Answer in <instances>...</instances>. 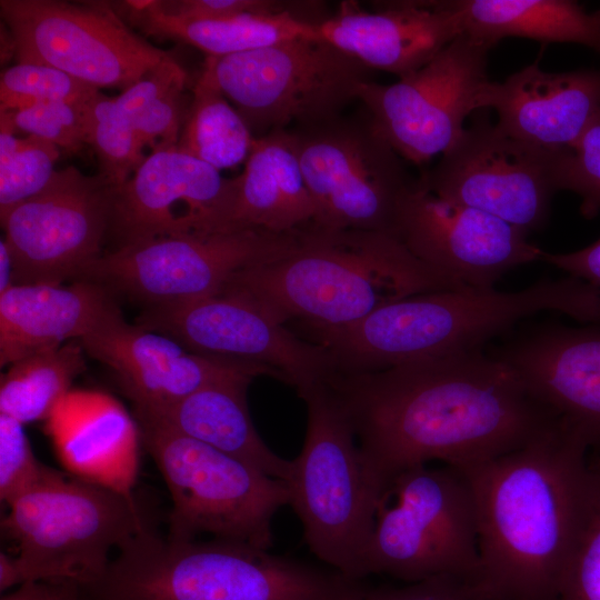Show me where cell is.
Masks as SVG:
<instances>
[{"mask_svg": "<svg viewBox=\"0 0 600 600\" xmlns=\"http://www.w3.org/2000/svg\"><path fill=\"white\" fill-rule=\"evenodd\" d=\"M328 384L350 419L380 501L411 468L431 460L459 469L481 464L530 444L561 421L509 363L481 350L337 373Z\"/></svg>", "mask_w": 600, "mask_h": 600, "instance_id": "cell-1", "label": "cell"}, {"mask_svg": "<svg viewBox=\"0 0 600 600\" xmlns=\"http://www.w3.org/2000/svg\"><path fill=\"white\" fill-rule=\"evenodd\" d=\"M589 447L562 421L530 444L461 469L477 506V583L492 600H556L588 483Z\"/></svg>", "mask_w": 600, "mask_h": 600, "instance_id": "cell-2", "label": "cell"}, {"mask_svg": "<svg viewBox=\"0 0 600 600\" xmlns=\"http://www.w3.org/2000/svg\"><path fill=\"white\" fill-rule=\"evenodd\" d=\"M306 332L348 327L377 309L427 292L467 289L416 257L396 236L357 229L299 230L280 257L228 283Z\"/></svg>", "mask_w": 600, "mask_h": 600, "instance_id": "cell-3", "label": "cell"}, {"mask_svg": "<svg viewBox=\"0 0 600 600\" xmlns=\"http://www.w3.org/2000/svg\"><path fill=\"white\" fill-rule=\"evenodd\" d=\"M368 588L250 544L162 538L148 526L88 591L96 600H363Z\"/></svg>", "mask_w": 600, "mask_h": 600, "instance_id": "cell-4", "label": "cell"}, {"mask_svg": "<svg viewBox=\"0 0 600 600\" xmlns=\"http://www.w3.org/2000/svg\"><path fill=\"white\" fill-rule=\"evenodd\" d=\"M542 311L600 322V290L568 277L540 280L520 291L457 289L411 296L348 327L343 347L361 370L480 351L493 337Z\"/></svg>", "mask_w": 600, "mask_h": 600, "instance_id": "cell-5", "label": "cell"}, {"mask_svg": "<svg viewBox=\"0 0 600 600\" xmlns=\"http://www.w3.org/2000/svg\"><path fill=\"white\" fill-rule=\"evenodd\" d=\"M7 506L1 531L16 550L19 586L89 589L106 574L111 551L149 526L136 500L52 468Z\"/></svg>", "mask_w": 600, "mask_h": 600, "instance_id": "cell-6", "label": "cell"}, {"mask_svg": "<svg viewBox=\"0 0 600 600\" xmlns=\"http://www.w3.org/2000/svg\"><path fill=\"white\" fill-rule=\"evenodd\" d=\"M307 431L286 482L289 506L310 551L330 568L364 578L363 563L380 499L364 473L353 427L328 383L298 393Z\"/></svg>", "mask_w": 600, "mask_h": 600, "instance_id": "cell-7", "label": "cell"}, {"mask_svg": "<svg viewBox=\"0 0 600 600\" xmlns=\"http://www.w3.org/2000/svg\"><path fill=\"white\" fill-rule=\"evenodd\" d=\"M141 443L171 499L168 537L200 534L269 550L272 518L289 506L287 483L162 424L136 418Z\"/></svg>", "mask_w": 600, "mask_h": 600, "instance_id": "cell-8", "label": "cell"}, {"mask_svg": "<svg viewBox=\"0 0 600 600\" xmlns=\"http://www.w3.org/2000/svg\"><path fill=\"white\" fill-rule=\"evenodd\" d=\"M478 569L477 506L466 473L424 464L394 478L377 510L364 577L408 583L439 576L477 579Z\"/></svg>", "mask_w": 600, "mask_h": 600, "instance_id": "cell-9", "label": "cell"}, {"mask_svg": "<svg viewBox=\"0 0 600 600\" xmlns=\"http://www.w3.org/2000/svg\"><path fill=\"white\" fill-rule=\"evenodd\" d=\"M212 58L219 88L253 138L334 119L374 81V70L321 38Z\"/></svg>", "mask_w": 600, "mask_h": 600, "instance_id": "cell-10", "label": "cell"}, {"mask_svg": "<svg viewBox=\"0 0 600 600\" xmlns=\"http://www.w3.org/2000/svg\"><path fill=\"white\" fill-rule=\"evenodd\" d=\"M288 131L316 207L312 224L397 237L403 201L418 179L367 111Z\"/></svg>", "mask_w": 600, "mask_h": 600, "instance_id": "cell-11", "label": "cell"}, {"mask_svg": "<svg viewBox=\"0 0 600 600\" xmlns=\"http://www.w3.org/2000/svg\"><path fill=\"white\" fill-rule=\"evenodd\" d=\"M298 234L250 228L129 243L102 253L78 280L148 307L183 303L221 292L242 270L289 251Z\"/></svg>", "mask_w": 600, "mask_h": 600, "instance_id": "cell-12", "label": "cell"}, {"mask_svg": "<svg viewBox=\"0 0 600 600\" xmlns=\"http://www.w3.org/2000/svg\"><path fill=\"white\" fill-rule=\"evenodd\" d=\"M493 47L461 33L399 81L363 84L358 100L399 156L421 166L454 143L472 111L486 108L492 82L488 54Z\"/></svg>", "mask_w": 600, "mask_h": 600, "instance_id": "cell-13", "label": "cell"}, {"mask_svg": "<svg viewBox=\"0 0 600 600\" xmlns=\"http://www.w3.org/2000/svg\"><path fill=\"white\" fill-rule=\"evenodd\" d=\"M18 63L46 64L99 89L124 91L172 56L126 26L112 4L0 0Z\"/></svg>", "mask_w": 600, "mask_h": 600, "instance_id": "cell-14", "label": "cell"}, {"mask_svg": "<svg viewBox=\"0 0 600 600\" xmlns=\"http://www.w3.org/2000/svg\"><path fill=\"white\" fill-rule=\"evenodd\" d=\"M564 152L519 140L479 117L420 179L437 197L487 212L529 234L549 220Z\"/></svg>", "mask_w": 600, "mask_h": 600, "instance_id": "cell-15", "label": "cell"}, {"mask_svg": "<svg viewBox=\"0 0 600 600\" xmlns=\"http://www.w3.org/2000/svg\"><path fill=\"white\" fill-rule=\"evenodd\" d=\"M137 324L198 354L267 366L298 393L337 374L323 346L293 333L257 300L229 287L193 301L148 307Z\"/></svg>", "mask_w": 600, "mask_h": 600, "instance_id": "cell-16", "label": "cell"}, {"mask_svg": "<svg viewBox=\"0 0 600 600\" xmlns=\"http://www.w3.org/2000/svg\"><path fill=\"white\" fill-rule=\"evenodd\" d=\"M113 187L76 167L56 171L38 194L0 216L14 284H61L79 279L102 256Z\"/></svg>", "mask_w": 600, "mask_h": 600, "instance_id": "cell-17", "label": "cell"}, {"mask_svg": "<svg viewBox=\"0 0 600 600\" xmlns=\"http://www.w3.org/2000/svg\"><path fill=\"white\" fill-rule=\"evenodd\" d=\"M528 233L481 210L433 194L418 178L406 197L397 237L424 263L464 288L489 289L509 270L541 261Z\"/></svg>", "mask_w": 600, "mask_h": 600, "instance_id": "cell-18", "label": "cell"}, {"mask_svg": "<svg viewBox=\"0 0 600 600\" xmlns=\"http://www.w3.org/2000/svg\"><path fill=\"white\" fill-rule=\"evenodd\" d=\"M231 179L177 147L151 152L113 187L109 232L119 247L164 237L227 231Z\"/></svg>", "mask_w": 600, "mask_h": 600, "instance_id": "cell-19", "label": "cell"}, {"mask_svg": "<svg viewBox=\"0 0 600 600\" xmlns=\"http://www.w3.org/2000/svg\"><path fill=\"white\" fill-rule=\"evenodd\" d=\"M79 341L86 353L114 372L134 411L166 408L214 383L252 382L260 376L282 381L263 364L191 352L168 336L128 323L119 308Z\"/></svg>", "mask_w": 600, "mask_h": 600, "instance_id": "cell-20", "label": "cell"}, {"mask_svg": "<svg viewBox=\"0 0 600 600\" xmlns=\"http://www.w3.org/2000/svg\"><path fill=\"white\" fill-rule=\"evenodd\" d=\"M496 356L590 451H600V322L544 327Z\"/></svg>", "mask_w": 600, "mask_h": 600, "instance_id": "cell-21", "label": "cell"}, {"mask_svg": "<svg viewBox=\"0 0 600 600\" xmlns=\"http://www.w3.org/2000/svg\"><path fill=\"white\" fill-rule=\"evenodd\" d=\"M373 10L343 1L317 23L319 38L356 57L372 70L403 78L431 61L462 33L448 1H380Z\"/></svg>", "mask_w": 600, "mask_h": 600, "instance_id": "cell-22", "label": "cell"}, {"mask_svg": "<svg viewBox=\"0 0 600 600\" xmlns=\"http://www.w3.org/2000/svg\"><path fill=\"white\" fill-rule=\"evenodd\" d=\"M43 430L70 474L136 500L141 433L118 399L99 390L71 389Z\"/></svg>", "mask_w": 600, "mask_h": 600, "instance_id": "cell-23", "label": "cell"}, {"mask_svg": "<svg viewBox=\"0 0 600 600\" xmlns=\"http://www.w3.org/2000/svg\"><path fill=\"white\" fill-rule=\"evenodd\" d=\"M486 108L511 137L553 151L571 150L600 116V70L547 72L538 62L491 82Z\"/></svg>", "mask_w": 600, "mask_h": 600, "instance_id": "cell-24", "label": "cell"}, {"mask_svg": "<svg viewBox=\"0 0 600 600\" xmlns=\"http://www.w3.org/2000/svg\"><path fill=\"white\" fill-rule=\"evenodd\" d=\"M118 308L92 281L13 284L0 294V366L80 340Z\"/></svg>", "mask_w": 600, "mask_h": 600, "instance_id": "cell-25", "label": "cell"}, {"mask_svg": "<svg viewBox=\"0 0 600 600\" xmlns=\"http://www.w3.org/2000/svg\"><path fill=\"white\" fill-rule=\"evenodd\" d=\"M314 217L289 131L254 138L243 172L231 179L227 230L288 233L311 224Z\"/></svg>", "mask_w": 600, "mask_h": 600, "instance_id": "cell-26", "label": "cell"}, {"mask_svg": "<svg viewBox=\"0 0 600 600\" xmlns=\"http://www.w3.org/2000/svg\"><path fill=\"white\" fill-rule=\"evenodd\" d=\"M250 383H214L166 408L134 411V417L162 424L287 482L292 460L276 454L253 426L247 404Z\"/></svg>", "mask_w": 600, "mask_h": 600, "instance_id": "cell-27", "label": "cell"}, {"mask_svg": "<svg viewBox=\"0 0 600 600\" xmlns=\"http://www.w3.org/2000/svg\"><path fill=\"white\" fill-rule=\"evenodd\" d=\"M118 7L144 33L192 46L207 57L231 56L302 37L319 38L317 23L292 11L190 21L162 13L158 1H123Z\"/></svg>", "mask_w": 600, "mask_h": 600, "instance_id": "cell-28", "label": "cell"}, {"mask_svg": "<svg viewBox=\"0 0 600 600\" xmlns=\"http://www.w3.org/2000/svg\"><path fill=\"white\" fill-rule=\"evenodd\" d=\"M462 33L493 46L507 37L572 42L600 52V10L570 0H449Z\"/></svg>", "mask_w": 600, "mask_h": 600, "instance_id": "cell-29", "label": "cell"}, {"mask_svg": "<svg viewBox=\"0 0 600 600\" xmlns=\"http://www.w3.org/2000/svg\"><path fill=\"white\" fill-rule=\"evenodd\" d=\"M253 139L219 88L213 58L207 57L193 87L177 149L220 171L247 161Z\"/></svg>", "mask_w": 600, "mask_h": 600, "instance_id": "cell-30", "label": "cell"}, {"mask_svg": "<svg viewBox=\"0 0 600 600\" xmlns=\"http://www.w3.org/2000/svg\"><path fill=\"white\" fill-rule=\"evenodd\" d=\"M79 340L31 354L1 374L0 413L21 423L46 421L87 366Z\"/></svg>", "mask_w": 600, "mask_h": 600, "instance_id": "cell-31", "label": "cell"}, {"mask_svg": "<svg viewBox=\"0 0 600 600\" xmlns=\"http://www.w3.org/2000/svg\"><path fill=\"white\" fill-rule=\"evenodd\" d=\"M11 111H0V216L41 192L52 179L60 149L41 138L14 136Z\"/></svg>", "mask_w": 600, "mask_h": 600, "instance_id": "cell-32", "label": "cell"}, {"mask_svg": "<svg viewBox=\"0 0 600 600\" xmlns=\"http://www.w3.org/2000/svg\"><path fill=\"white\" fill-rule=\"evenodd\" d=\"M87 144L99 162V173L112 187L124 183L147 156L138 141L134 123L117 103L99 92L83 108Z\"/></svg>", "mask_w": 600, "mask_h": 600, "instance_id": "cell-33", "label": "cell"}, {"mask_svg": "<svg viewBox=\"0 0 600 600\" xmlns=\"http://www.w3.org/2000/svg\"><path fill=\"white\" fill-rule=\"evenodd\" d=\"M580 523L556 600H600V451L588 458Z\"/></svg>", "mask_w": 600, "mask_h": 600, "instance_id": "cell-34", "label": "cell"}, {"mask_svg": "<svg viewBox=\"0 0 600 600\" xmlns=\"http://www.w3.org/2000/svg\"><path fill=\"white\" fill-rule=\"evenodd\" d=\"M99 89L57 68L17 63L0 77V111H17L40 101H62L83 108Z\"/></svg>", "mask_w": 600, "mask_h": 600, "instance_id": "cell-35", "label": "cell"}, {"mask_svg": "<svg viewBox=\"0 0 600 600\" xmlns=\"http://www.w3.org/2000/svg\"><path fill=\"white\" fill-rule=\"evenodd\" d=\"M11 114L16 129L59 149L76 153L87 144L82 108L62 101H40Z\"/></svg>", "mask_w": 600, "mask_h": 600, "instance_id": "cell-36", "label": "cell"}, {"mask_svg": "<svg viewBox=\"0 0 600 600\" xmlns=\"http://www.w3.org/2000/svg\"><path fill=\"white\" fill-rule=\"evenodd\" d=\"M49 467L34 456L23 423L0 413V500L9 504L34 486Z\"/></svg>", "mask_w": 600, "mask_h": 600, "instance_id": "cell-37", "label": "cell"}, {"mask_svg": "<svg viewBox=\"0 0 600 600\" xmlns=\"http://www.w3.org/2000/svg\"><path fill=\"white\" fill-rule=\"evenodd\" d=\"M560 190L577 193L580 212L592 219L600 212V116L589 126L576 146L563 153Z\"/></svg>", "mask_w": 600, "mask_h": 600, "instance_id": "cell-38", "label": "cell"}, {"mask_svg": "<svg viewBox=\"0 0 600 600\" xmlns=\"http://www.w3.org/2000/svg\"><path fill=\"white\" fill-rule=\"evenodd\" d=\"M181 80L151 101L136 118L134 130L142 148L151 152L177 147L188 106Z\"/></svg>", "mask_w": 600, "mask_h": 600, "instance_id": "cell-39", "label": "cell"}, {"mask_svg": "<svg viewBox=\"0 0 600 600\" xmlns=\"http://www.w3.org/2000/svg\"><path fill=\"white\" fill-rule=\"evenodd\" d=\"M363 600H492L473 578L439 576L403 587L368 588Z\"/></svg>", "mask_w": 600, "mask_h": 600, "instance_id": "cell-40", "label": "cell"}, {"mask_svg": "<svg viewBox=\"0 0 600 600\" xmlns=\"http://www.w3.org/2000/svg\"><path fill=\"white\" fill-rule=\"evenodd\" d=\"M288 4L269 0H174L158 1L159 10L182 20H221L247 13L270 14L290 11Z\"/></svg>", "mask_w": 600, "mask_h": 600, "instance_id": "cell-41", "label": "cell"}, {"mask_svg": "<svg viewBox=\"0 0 600 600\" xmlns=\"http://www.w3.org/2000/svg\"><path fill=\"white\" fill-rule=\"evenodd\" d=\"M600 290V239L569 253L543 252L542 260Z\"/></svg>", "mask_w": 600, "mask_h": 600, "instance_id": "cell-42", "label": "cell"}, {"mask_svg": "<svg viewBox=\"0 0 600 600\" xmlns=\"http://www.w3.org/2000/svg\"><path fill=\"white\" fill-rule=\"evenodd\" d=\"M77 588L72 584L29 581L1 600H67Z\"/></svg>", "mask_w": 600, "mask_h": 600, "instance_id": "cell-43", "label": "cell"}, {"mask_svg": "<svg viewBox=\"0 0 600 600\" xmlns=\"http://www.w3.org/2000/svg\"><path fill=\"white\" fill-rule=\"evenodd\" d=\"M14 284V269L9 248L2 238L0 241V294Z\"/></svg>", "mask_w": 600, "mask_h": 600, "instance_id": "cell-44", "label": "cell"}, {"mask_svg": "<svg viewBox=\"0 0 600 600\" xmlns=\"http://www.w3.org/2000/svg\"><path fill=\"white\" fill-rule=\"evenodd\" d=\"M16 56V42L9 28L1 22V63Z\"/></svg>", "mask_w": 600, "mask_h": 600, "instance_id": "cell-45", "label": "cell"}]
</instances>
